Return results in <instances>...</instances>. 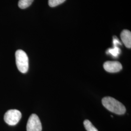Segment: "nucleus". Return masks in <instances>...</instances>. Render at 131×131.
<instances>
[{"instance_id": "3", "label": "nucleus", "mask_w": 131, "mask_h": 131, "mask_svg": "<svg viewBox=\"0 0 131 131\" xmlns=\"http://www.w3.org/2000/svg\"><path fill=\"white\" fill-rule=\"evenodd\" d=\"M21 117V113L16 109H11L5 113L4 116L5 122L9 125H16Z\"/></svg>"}, {"instance_id": "6", "label": "nucleus", "mask_w": 131, "mask_h": 131, "mask_svg": "<svg viewBox=\"0 0 131 131\" xmlns=\"http://www.w3.org/2000/svg\"><path fill=\"white\" fill-rule=\"evenodd\" d=\"M113 44L114 46V48L112 49H108L107 52L111 54L114 57H117L121 53V50L120 48L118 47V45H121L122 44L119 41L118 39L115 36L113 37Z\"/></svg>"}, {"instance_id": "9", "label": "nucleus", "mask_w": 131, "mask_h": 131, "mask_svg": "<svg viewBox=\"0 0 131 131\" xmlns=\"http://www.w3.org/2000/svg\"><path fill=\"white\" fill-rule=\"evenodd\" d=\"M84 125L85 130L87 131H98L89 120H85L84 122Z\"/></svg>"}, {"instance_id": "2", "label": "nucleus", "mask_w": 131, "mask_h": 131, "mask_svg": "<svg viewBox=\"0 0 131 131\" xmlns=\"http://www.w3.org/2000/svg\"><path fill=\"white\" fill-rule=\"evenodd\" d=\"M16 62L19 71L23 73L28 71L29 59L26 52L22 50H18L15 53Z\"/></svg>"}, {"instance_id": "8", "label": "nucleus", "mask_w": 131, "mask_h": 131, "mask_svg": "<svg viewBox=\"0 0 131 131\" xmlns=\"http://www.w3.org/2000/svg\"><path fill=\"white\" fill-rule=\"evenodd\" d=\"M33 1L34 0H19L18 3V5L20 8L25 9L30 6Z\"/></svg>"}, {"instance_id": "10", "label": "nucleus", "mask_w": 131, "mask_h": 131, "mask_svg": "<svg viewBox=\"0 0 131 131\" xmlns=\"http://www.w3.org/2000/svg\"><path fill=\"white\" fill-rule=\"evenodd\" d=\"M66 0H49L48 3L50 6L55 7L63 3Z\"/></svg>"}, {"instance_id": "5", "label": "nucleus", "mask_w": 131, "mask_h": 131, "mask_svg": "<svg viewBox=\"0 0 131 131\" xmlns=\"http://www.w3.org/2000/svg\"><path fill=\"white\" fill-rule=\"evenodd\" d=\"M104 70L110 73L117 72L122 70V66L118 61H106L103 64Z\"/></svg>"}, {"instance_id": "1", "label": "nucleus", "mask_w": 131, "mask_h": 131, "mask_svg": "<svg viewBox=\"0 0 131 131\" xmlns=\"http://www.w3.org/2000/svg\"><path fill=\"white\" fill-rule=\"evenodd\" d=\"M103 106L108 110L117 115H123L126 112L125 106L116 99L111 97H105L102 99Z\"/></svg>"}, {"instance_id": "7", "label": "nucleus", "mask_w": 131, "mask_h": 131, "mask_svg": "<svg viewBox=\"0 0 131 131\" xmlns=\"http://www.w3.org/2000/svg\"><path fill=\"white\" fill-rule=\"evenodd\" d=\"M122 41L125 46L130 49L131 48V33L129 30H123L121 34Z\"/></svg>"}, {"instance_id": "4", "label": "nucleus", "mask_w": 131, "mask_h": 131, "mask_svg": "<svg viewBox=\"0 0 131 131\" xmlns=\"http://www.w3.org/2000/svg\"><path fill=\"white\" fill-rule=\"evenodd\" d=\"M27 131H41L42 125L36 114H32L28 119L26 126Z\"/></svg>"}]
</instances>
